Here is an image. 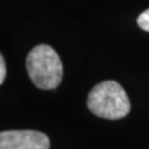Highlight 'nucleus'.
<instances>
[{
  "label": "nucleus",
  "mask_w": 149,
  "mask_h": 149,
  "mask_svg": "<svg viewBox=\"0 0 149 149\" xmlns=\"http://www.w3.org/2000/svg\"><path fill=\"white\" fill-rule=\"evenodd\" d=\"M137 22H138V25L142 30L149 32V9L148 10H144L141 15L138 16Z\"/></svg>",
  "instance_id": "nucleus-4"
},
{
  "label": "nucleus",
  "mask_w": 149,
  "mask_h": 149,
  "mask_svg": "<svg viewBox=\"0 0 149 149\" xmlns=\"http://www.w3.org/2000/svg\"><path fill=\"white\" fill-rule=\"evenodd\" d=\"M26 68L32 83L41 90H54L62 81V62L49 45H39L30 51L26 57Z\"/></svg>",
  "instance_id": "nucleus-2"
},
{
  "label": "nucleus",
  "mask_w": 149,
  "mask_h": 149,
  "mask_svg": "<svg viewBox=\"0 0 149 149\" xmlns=\"http://www.w3.org/2000/svg\"><path fill=\"white\" fill-rule=\"evenodd\" d=\"M87 107L95 116L104 119H120L129 113L130 103L123 87L116 81L96 85L87 97Z\"/></svg>",
  "instance_id": "nucleus-1"
},
{
  "label": "nucleus",
  "mask_w": 149,
  "mask_h": 149,
  "mask_svg": "<svg viewBox=\"0 0 149 149\" xmlns=\"http://www.w3.org/2000/svg\"><path fill=\"white\" fill-rule=\"evenodd\" d=\"M6 76V67H5V60L3 56H0V83H3Z\"/></svg>",
  "instance_id": "nucleus-5"
},
{
  "label": "nucleus",
  "mask_w": 149,
  "mask_h": 149,
  "mask_svg": "<svg viewBox=\"0 0 149 149\" xmlns=\"http://www.w3.org/2000/svg\"><path fill=\"white\" fill-rule=\"evenodd\" d=\"M0 149H50V141L39 130H4L0 133Z\"/></svg>",
  "instance_id": "nucleus-3"
}]
</instances>
